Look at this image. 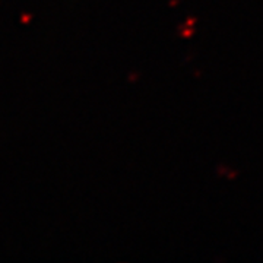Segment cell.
Segmentation results:
<instances>
[{"label":"cell","mask_w":263,"mask_h":263,"mask_svg":"<svg viewBox=\"0 0 263 263\" xmlns=\"http://www.w3.org/2000/svg\"><path fill=\"white\" fill-rule=\"evenodd\" d=\"M29 19H31V15H27V13H24V15H22V18H21V21H22V22H28Z\"/></svg>","instance_id":"6da1fadb"}]
</instances>
